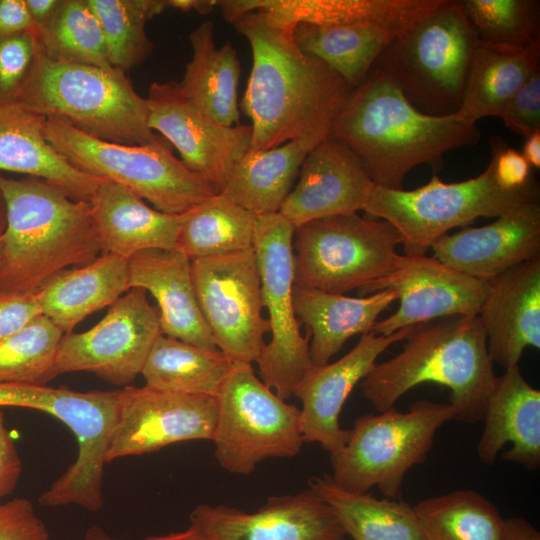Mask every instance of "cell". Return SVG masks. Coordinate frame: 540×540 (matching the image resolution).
<instances>
[{
  "label": "cell",
  "mask_w": 540,
  "mask_h": 540,
  "mask_svg": "<svg viewBox=\"0 0 540 540\" xmlns=\"http://www.w3.org/2000/svg\"><path fill=\"white\" fill-rule=\"evenodd\" d=\"M233 25L248 40L253 63L241 102L251 120L249 151L270 149L311 135L329 136L352 89L321 60L302 52L295 23L266 10Z\"/></svg>",
  "instance_id": "cell-1"
},
{
  "label": "cell",
  "mask_w": 540,
  "mask_h": 540,
  "mask_svg": "<svg viewBox=\"0 0 540 540\" xmlns=\"http://www.w3.org/2000/svg\"><path fill=\"white\" fill-rule=\"evenodd\" d=\"M362 161L376 186L403 189L406 175L423 164L440 169L443 155L476 145V123L454 115L435 117L418 111L386 76L371 69L338 113L330 135Z\"/></svg>",
  "instance_id": "cell-2"
},
{
  "label": "cell",
  "mask_w": 540,
  "mask_h": 540,
  "mask_svg": "<svg viewBox=\"0 0 540 540\" xmlns=\"http://www.w3.org/2000/svg\"><path fill=\"white\" fill-rule=\"evenodd\" d=\"M7 224L2 239L0 293L35 294L57 274L103 254L88 201L46 180L0 174Z\"/></svg>",
  "instance_id": "cell-3"
},
{
  "label": "cell",
  "mask_w": 540,
  "mask_h": 540,
  "mask_svg": "<svg viewBox=\"0 0 540 540\" xmlns=\"http://www.w3.org/2000/svg\"><path fill=\"white\" fill-rule=\"evenodd\" d=\"M405 340L399 354L376 364L361 381L365 399L382 412L415 386L436 383L449 388L455 420L483 421L497 376L478 315L419 324Z\"/></svg>",
  "instance_id": "cell-4"
},
{
  "label": "cell",
  "mask_w": 540,
  "mask_h": 540,
  "mask_svg": "<svg viewBox=\"0 0 540 540\" xmlns=\"http://www.w3.org/2000/svg\"><path fill=\"white\" fill-rule=\"evenodd\" d=\"M15 102L99 140L127 145L165 140L150 129L146 98L125 72L53 60L42 48Z\"/></svg>",
  "instance_id": "cell-5"
},
{
  "label": "cell",
  "mask_w": 540,
  "mask_h": 540,
  "mask_svg": "<svg viewBox=\"0 0 540 540\" xmlns=\"http://www.w3.org/2000/svg\"><path fill=\"white\" fill-rule=\"evenodd\" d=\"M478 35L460 1L444 3L397 36L373 69L402 92L418 111L435 117L458 111Z\"/></svg>",
  "instance_id": "cell-6"
},
{
  "label": "cell",
  "mask_w": 540,
  "mask_h": 540,
  "mask_svg": "<svg viewBox=\"0 0 540 540\" xmlns=\"http://www.w3.org/2000/svg\"><path fill=\"white\" fill-rule=\"evenodd\" d=\"M534 202H539L535 179L521 188H505L490 160L480 175L461 182L444 183L434 175L414 190L374 185L363 211L398 230L403 255L422 256L453 228L466 227L479 217L497 218Z\"/></svg>",
  "instance_id": "cell-7"
},
{
  "label": "cell",
  "mask_w": 540,
  "mask_h": 540,
  "mask_svg": "<svg viewBox=\"0 0 540 540\" xmlns=\"http://www.w3.org/2000/svg\"><path fill=\"white\" fill-rule=\"evenodd\" d=\"M455 416L450 403L426 399L412 403L407 412L391 407L359 416L344 446L330 453V476L351 493L377 487L386 498H397L406 473L426 460L437 430Z\"/></svg>",
  "instance_id": "cell-8"
},
{
  "label": "cell",
  "mask_w": 540,
  "mask_h": 540,
  "mask_svg": "<svg viewBox=\"0 0 540 540\" xmlns=\"http://www.w3.org/2000/svg\"><path fill=\"white\" fill-rule=\"evenodd\" d=\"M49 144L78 170L117 183L158 211L181 215L216 194L173 156L167 140L127 145L99 140L57 118H46Z\"/></svg>",
  "instance_id": "cell-9"
},
{
  "label": "cell",
  "mask_w": 540,
  "mask_h": 540,
  "mask_svg": "<svg viewBox=\"0 0 540 540\" xmlns=\"http://www.w3.org/2000/svg\"><path fill=\"white\" fill-rule=\"evenodd\" d=\"M121 389L76 392L40 385L0 383V407L40 410L74 434L78 455L39 497L46 507L77 505L98 512L104 503V466L116 427Z\"/></svg>",
  "instance_id": "cell-10"
},
{
  "label": "cell",
  "mask_w": 540,
  "mask_h": 540,
  "mask_svg": "<svg viewBox=\"0 0 540 540\" xmlns=\"http://www.w3.org/2000/svg\"><path fill=\"white\" fill-rule=\"evenodd\" d=\"M400 244L398 230L383 219L352 213L309 221L294 232L295 285L335 294L358 290L401 265Z\"/></svg>",
  "instance_id": "cell-11"
},
{
  "label": "cell",
  "mask_w": 540,
  "mask_h": 540,
  "mask_svg": "<svg viewBox=\"0 0 540 540\" xmlns=\"http://www.w3.org/2000/svg\"><path fill=\"white\" fill-rule=\"evenodd\" d=\"M212 442L226 471L248 475L268 458L296 456L304 443L300 408L280 398L255 374L235 363L217 397Z\"/></svg>",
  "instance_id": "cell-12"
},
{
  "label": "cell",
  "mask_w": 540,
  "mask_h": 540,
  "mask_svg": "<svg viewBox=\"0 0 540 540\" xmlns=\"http://www.w3.org/2000/svg\"><path fill=\"white\" fill-rule=\"evenodd\" d=\"M294 232L295 227L279 212L257 217L254 250L271 340L256 363L261 380L284 400L293 396L312 365L308 338L301 335L293 308Z\"/></svg>",
  "instance_id": "cell-13"
},
{
  "label": "cell",
  "mask_w": 540,
  "mask_h": 540,
  "mask_svg": "<svg viewBox=\"0 0 540 540\" xmlns=\"http://www.w3.org/2000/svg\"><path fill=\"white\" fill-rule=\"evenodd\" d=\"M191 261L198 304L217 348L235 363H256L270 327L254 248Z\"/></svg>",
  "instance_id": "cell-14"
},
{
  "label": "cell",
  "mask_w": 540,
  "mask_h": 540,
  "mask_svg": "<svg viewBox=\"0 0 540 540\" xmlns=\"http://www.w3.org/2000/svg\"><path fill=\"white\" fill-rule=\"evenodd\" d=\"M161 334L158 308L149 303L143 288H130L95 326L64 334L56 371H87L110 384L129 386Z\"/></svg>",
  "instance_id": "cell-15"
},
{
  "label": "cell",
  "mask_w": 540,
  "mask_h": 540,
  "mask_svg": "<svg viewBox=\"0 0 540 540\" xmlns=\"http://www.w3.org/2000/svg\"><path fill=\"white\" fill-rule=\"evenodd\" d=\"M146 101L150 129L178 150L190 171L216 194L222 193L234 167L251 148V125L214 122L183 96L176 81L153 82Z\"/></svg>",
  "instance_id": "cell-16"
},
{
  "label": "cell",
  "mask_w": 540,
  "mask_h": 540,
  "mask_svg": "<svg viewBox=\"0 0 540 540\" xmlns=\"http://www.w3.org/2000/svg\"><path fill=\"white\" fill-rule=\"evenodd\" d=\"M385 289L397 294L399 307L387 318L377 320L371 332L388 336L443 317L478 315L491 282L459 272L433 256L404 255L397 269L357 291L367 296Z\"/></svg>",
  "instance_id": "cell-17"
},
{
  "label": "cell",
  "mask_w": 540,
  "mask_h": 540,
  "mask_svg": "<svg viewBox=\"0 0 540 540\" xmlns=\"http://www.w3.org/2000/svg\"><path fill=\"white\" fill-rule=\"evenodd\" d=\"M216 418V397L126 386L121 389L106 461L155 452L177 442L212 440Z\"/></svg>",
  "instance_id": "cell-18"
},
{
  "label": "cell",
  "mask_w": 540,
  "mask_h": 540,
  "mask_svg": "<svg viewBox=\"0 0 540 540\" xmlns=\"http://www.w3.org/2000/svg\"><path fill=\"white\" fill-rule=\"evenodd\" d=\"M190 525L206 540H346L331 506L311 488L269 497L254 512L226 505H197Z\"/></svg>",
  "instance_id": "cell-19"
},
{
  "label": "cell",
  "mask_w": 540,
  "mask_h": 540,
  "mask_svg": "<svg viewBox=\"0 0 540 540\" xmlns=\"http://www.w3.org/2000/svg\"><path fill=\"white\" fill-rule=\"evenodd\" d=\"M416 326L388 336L363 334L342 358L307 369L293 392L302 404L300 422L304 442L319 443L329 453L344 446L350 430L341 428L339 415L348 396L371 372L376 359L394 343L408 338Z\"/></svg>",
  "instance_id": "cell-20"
},
{
  "label": "cell",
  "mask_w": 540,
  "mask_h": 540,
  "mask_svg": "<svg viewBox=\"0 0 540 540\" xmlns=\"http://www.w3.org/2000/svg\"><path fill=\"white\" fill-rule=\"evenodd\" d=\"M298 176L279 210L295 228L312 220L364 210L375 185L359 157L331 136L307 154Z\"/></svg>",
  "instance_id": "cell-21"
},
{
  "label": "cell",
  "mask_w": 540,
  "mask_h": 540,
  "mask_svg": "<svg viewBox=\"0 0 540 540\" xmlns=\"http://www.w3.org/2000/svg\"><path fill=\"white\" fill-rule=\"evenodd\" d=\"M431 249L445 265L491 282L540 256V203L525 204L488 225L445 235Z\"/></svg>",
  "instance_id": "cell-22"
},
{
  "label": "cell",
  "mask_w": 540,
  "mask_h": 540,
  "mask_svg": "<svg viewBox=\"0 0 540 540\" xmlns=\"http://www.w3.org/2000/svg\"><path fill=\"white\" fill-rule=\"evenodd\" d=\"M489 356L504 369L519 365L527 347L540 348V256L491 281L478 314Z\"/></svg>",
  "instance_id": "cell-23"
},
{
  "label": "cell",
  "mask_w": 540,
  "mask_h": 540,
  "mask_svg": "<svg viewBox=\"0 0 540 540\" xmlns=\"http://www.w3.org/2000/svg\"><path fill=\"white\" fill-rule=\"evenodd\" d=\"M130 288L149 292L158 304L163 335L217 349L201 313L191 259L177 248L149 249L128 259Z\"/></svg>",
  "instance_id": "cell-24"
},
{
  "label": "cell",
  "mask_w": 540,
  "mask_h": 540,
  "mask_svg": "<svg viewBox=\"0 0 540 540\" xmlns=\"http://www.w3.org/2000/svg\"><path fill=\"white\" fill-rule=\"evenodd\" d=\"M483 433L477 455L484 465H492L502 452V459L529 471L540 467V391L524 378L519 365L497 376L488 398Z\"/></svg>",
  "instance_id": "cell-25"
},
{
  "label": "cell",
  "mask_w": 540,
  "mask_h": 540,
  "mask_svg": "<svg viewBox=\"0 0 540 540\" xmlns=\"http://www.w3.org/2000/svg\"><path fill=\"white\" fill-rule=\"evenodd\" d=\"M45 120L16 102H0V171L46 180L89 202L103 179L78 170L49 144Z\"/></svg>",
  "instance_id": "cell-26"
},
{
  "label": "cell",
  "mask_w": 540,
  "mask_h": 540,
  "mask_svg": "<svg viewBox=\"0 0 540 540\" xmlns=\"http://www.w3.org/2000/svg\"><path fill=\"white\" fill-rule=\"evenodd\" d=\"M397 299V294L388 289L367 296L349 297L294 285V313L311 336L312 365L328 363L348 339L370 333L380 314Z\"/></svg>",
  "instance_id": "cell-27"
},
{
  "label": "cell",
  "mask_w": 540,
  "mask_h": 540,
  "mask_svg": "<svg viewBox=\"0 0 540 540\" xmlns=\"http://www.w3.org/2000/svg\"><path fill=\"white\" fill-rule=\"evenodd\" d=\"M103 253L129 259L149 249L176 247L181 215L149 207L125 187L101 181L89 201Z\"/></svg>",
  "instance_id": "cell-28"
},
{
  "label": "cell",
  "mask_w": 540,
  "mask_h": 540,
  "mask_svg": "<svg viewBox=\"0 0 540 540\" xmlns=\"http://www.w3.org/2000/svg\"><path fill=\"white\" fill-rule=\"evenodd\" d=\"M445 0H234L235 16L254 10L278 14L296 25L367 24L396 36L438 9Z\"/></svg>",
  "instance_id": "cell-29"
},
{
  "label": "cell",
  "mask_w": 540,
  "mask_h": 540,
  "mask_svg": "<svg viewBox=\"0 0 540 540\" xmlns=\"http://www.w3.org/2000/svg\"><path fill=\"white\" fill-rule=\"evenodd\" d=\"M129 289L128 259L103 253L84 266L57 274L35 296L41 313L67 334L89 314L110 307Z\"/></svg>",
  "instance_id": "cell-30"
},
{
  "label": "cell",
  "mask_w": 540,
  "mask_h": 540,
  "mask_svg": "<svg viewBox=\"0 0 540 540\" xmlns=\"http://www.w3.org/2000/svg\"><path fill=\"white\" fill-rule=\"evenodd\" d=\"M539 71L540 43L515 47L479 40L454 117L465 123H477L485 117L500 118L513 95Z\"/></svg>",
  "instance_id": "cell-31"
},
{
  "label": "cell",
  "mask_w": 540,
  "mask_h": 540,
  "mask_svg": "<svg viewBox=\"0 0 540 540\" xmlns=\"http://www.w3.org/2000/svg\"><path fill=\"white\" fill-rule=\"evenodd\" d=\"M193 55L183 79V96L214 122L231 127L240 124L238 86L241 74L237 51L230 41L217 48L214 24L205 21L189 34Z\"/></svg>",
  "instance_id": "cell-32"
},
{
  "label": "cell",
  "mask_w": 540,
  "mask_h": 540,
  "mask_svg": "<svg viewBox=\"0 0 540 540\" xmlns=\"http://www.w3.org/2000/svg\"><path fill=\"white\" fill-rule=\"evenodd\" d=\"M325 137L311 135L249 151L234 167L222 193L257 216L279 212L305 157Z\"/></svg>",
  "instance_id": "cell-33"
},
{
  "label": "cell",
  "mask_w": 540,
  "mask_h": 540,
  "mask_svg": "<svg viewBox=\"0 0 540 540\" xmlns=\"http://www.w3.org/2000/svg\"><path fill=\"white\" fill-rule=\"evenodd\" d=\"M308 484L331 506L353 540H425L413 506L405 501L345 491L330 474L313 477Z\"/></svg>",
  "instance_id": "cell-34"
},
{
  "label": "cell",
  "mask_w": 540,
  "mask_h": 540,
  "mask_svg": "<svg viewBox=\"0 0 540 540\" xmlns=\"http://www.w3.org/2000/svg\"><path fill=\"white\" fill-rule=\"evenodd\" d=\"M235 362L217 349L195 346L161 334L141 371L154 389L217 397Z\"/></svg>",
  "instance_id": "cell-35"
},
{
  "label": "cell",
  "mask_w": 540,
  "mask_h": 540,
  "mask_svg": "<svg viewBox=\"0 0 540 540\" xmlns=\"http://www.w3.org/2000/svg\"><path fill=\"white\" fill-rule=\"evenodd\" d=\"M293 37L302 52L321 60L353 90L364 81L397 36L367 24L299 23Z\"/></svg>",
  "instance_id": "cell-36"
},
{
  "label": "cell",
  "mask_w": 540,
  "mask_h": 540,
  "mask_svg": "<svg viewBox=\"0 0 540 540\" xmlns=\"http://www.w3.org/2000/svg\"><path fill=\"white\" fill-rule=\"evenodd\" d=\"M257 215L214 194L181 214L176 247L191 260L254 248Z\"/></svg>",
  "instance_id": "cell-37"
},
{
  "label": "cell",
  "mask_w": 540,
  "mask_h": 540,
  "mask_svg": "<svg viewBox=\"0 0 540 540\" xmlns=\"http://www.w3.org/2000/svg\"><path fill=\"white\" fill-rule=\"evenodd\" d=\"M413 508L425 540H502L504 518L473 489L429 497Z\"/></svg>",
  "instance_id": "cell-38"
},
{
  "label": "cell",
  "mask_w": 540,
  "mask_h": 540,
  "mask_svg": "<svg viewBox=\"0 0 540 540\" xmlns=\"http://www.w3.org/2000/svg\"><path fill=\"white\" fill-rule=\"evenodd\" d=\"M38 33L42 51L50 59L118 71L108 61L101 25L86 0H62Z\"/></svg>",
  "instance_id": "cell-39"
},
{
  "label": "cell",
  "mask_w": 540,
  "mask_h": 540,
  "mask_svg": "<svg viewBox=\"0 0 540 540\" xmlns=\"http://www.w3.org/2000/svg\"><path fill=\"white\" fill-rule=\"evenodd\" d=\"M104 35L108 61L126 72L143 63L153 50L145 25L168 7L167 0H86Z\"/></svg>",
  "instance_id": "cell-40"
},
{
  "label": "cell",
  "mask_w": 540,
  "mask_h": 540,
  "mask_svg": "<svg viewBox=\"0 0 540 540\" xmlns=\"http://www.w3.org/2000/svg\"><path fill=\"white\" fill-rule=\"evenodd\" d=\"M64 333L39 315L0 341V383L46 386L58 373L56 357Z\"/></svg>",
  "instance_id": "cell-41"
},
{
  "label": "cell",
  "mask_w": 540,
  "mask_h": 540,
  "mask_svg": "<svg viewBox=\"0 0 540 540\" xmlns=\"http://www.w3.org/2000/svg\"><path fill=\"white\" fill-rule=\"evenodd\" d=\"M480 41L529 47L540 43V1L460 0Z\"/></svg>",
  "instance_id": "cell-42"
},
{
  "label": "cell",
  "mask_w": 540,
  "mask_h": 540,
  "mask_svg": "<svg viewBox=\"0 0 540 540\" xmlns=\"http://www.w3.org/2000/svg\"><path fill=\"white\" fill-rule=\"evenodd\" d=\"M41 52L38 30L0 39V102H15Z\"/></svg>",
  "instance_id": "cell-43"
},
{
  "label": "cell",
  "mask_w": 540,
  "mask_h": 540,
  "mask_svg": "<svg viewBox=\"0 0 540 540\" xmlns=\"http://www.w3.org/2000/svg\"><path fill=\"white\" fill-rule=\"evenodd\" d=\"M500 118L508 129L525 138L540 132V71L513 95Z\"/></svg>",
  "instance_id": "cell-44"
},
{
  "label": "cell",
  "mask_w": 540,
  "mask_h": 540,
  "mask_svg": "<svg viewBox=\"0 0 540 540\" xmlns=\"http://www.w3.org/2000/svg\"><path fill=\"white\" fill-rule=\"evenodd\" d=\"M0 540H49L48 529L30 500L0 503Z\"/></svg>",
  "instance_id": "cell-45"
},
{
  "label": "cell",
  "mask_w": 540,
  "mask_h": 540,
  "mask_svg": "<svg viewBox=\"0 0 540 540\" xmlns=\"http://www.w3.org/2000/svg\"><path fill=\"white\" fill-rule=\"evenodd\" d=\"M491 161L497 181L505 188H521L534 180L531 166L522 153L500 137L491 139Z\"/></svg>",
  "instance_id": "cell-46"
},
{
  "label": "cell",
  "mask_w": 540,
  "mask_h": 540,
  "mask_svg": "<svg viewBox=\"0 0 540 540\" xmlns=\"http://www.w3.org/2000/svg\"><path fill=\"white\" fill-rule=\"evenodd\" d=\"M35 294L0 293V341L41 315Z\"/></svg>",
  "instance_id": "cell-47"
},
{
  "label": "cell",
  "mask_w": 540,
  "mask_h": 540,
  "mask_svg": "<svg viewBox=\"0 0 540 540\" xmlns=\"http://www.w3.org/2000/svg\"><path fill=\"white\" fill-rule=\"evenodd\" d=\"M21 474L22 460L0 410V500L16 489Z\"/></svg>",
  "instance_id": "cell-48"
},
{
  "label": "cell",
  "mask_w": 540,
  "mask_h": 540,
  "mask_svg": "<svg viewBox=\"0 0 540 540\" xmlns=\"http://www.w3.org/2000/svg\"><path fill=\"white\" fill-rule=\"evenodd\" d=\"M33 29L25 0H0V39Z\"/></svg>",
  "instance_id": "cell-49"
},
{
  "label": "cell",
  "mask_w": 540,
  "mask_h": 540,
  "mask_svg": "<svg viewBox=\"0 0 540 540\" xmlns=\"http://www.w3.org/2000/svg\"><path fill=\"white\" fill-rule=\"evenodd\" d=\"M502 540H540V532L524 518H507L503 521Z\"/></svg>",
  "instance_id": "cell-50"
},
{
  "label": "cell",
  "mask_w": 540,
  "mask_h": 540,
  "mask_svg": "<svg viewBox=\"0 0 540 540\" xmlns=\"http://www.w3.org/2000/svg\"><path fill=\"white\" fill-rule=\"evenodd\" d=\"M28 11L35 25L39 30L54 15L61 5L62 0H25Z\"/></svg>",
  "instance_id": "cell-51"
},
{
  "label": "cell",
  "mask_w": 540,
  "mask_h": 540,
  "mask_svg": "<svg viewBox=\"0 0 540 540\" xmlns=\"http://www.w3.org/2000/svg\"><path fill=\"white\" fill-rule=\"evenodd\" d=\"M521 153L531 167L540 168V132L526 137Z\"/></svg>",
  "instance_id": "cell-52"
},
{
  "label": "cell",
  "mask_w": 540,
  "mask_h": 540,
  "mask_svg": "<svg viewBox=\"0 0 540 540\" xmlns=\"http://www.w3.org/2000/svg\"><path fill=\"white\" fill-rule=\"evenodd\" d=\"M168 7H173L181 11L197 10L201 14H207L212 11L216 5L213 0H167Z\"/></svg>",
  "instance_id": "cell-53"
},
{
  "label": "cell",
  "mask_w": 540,
  "mask_h": 540,
  "mask_svg": "<svg viewBox=\"0 0 540 540\" xmlns=\"http://www.w3.org/2000/svg\"><path fill=\"white\" fill-rule=\"evenodd\" d=\"M143 540H206L205 537L192 525L178 532L163 535H152Z\"/></svg>",
  "instance_id": "cell-54"
},
{
  "label": "cell",
  "mask_w": 540,
  "mask_h": 540,
  "mask_svg": "<svg viewBox=\"0 0 540 540\" xmlns=\"http://www.w3.org/2000/svg\"><path fill=\"white\" fill-rule=\"evenodd\" d=\"M84 540H121L106 532L98 525L90 526L84 535Z\"/></svg>",
  "instance_id": "cell-55"
},
{
  "label": "cell",
  "mask_w": 540,
  "mask_h": 540,
  "mask_svg": "<svg viewBox=\"0 0 540 540\" xmlns=\"http://www.w3.org/2000/svg\"><path fill=\"white\" fill-rule=\"evenodd\" d=\"M7 224V212L6 204L2 192L0 190V259H1V249H2V239L5 233Z\"/></svg>",
  "instance_id": "cell-56"
}]
</instances>
